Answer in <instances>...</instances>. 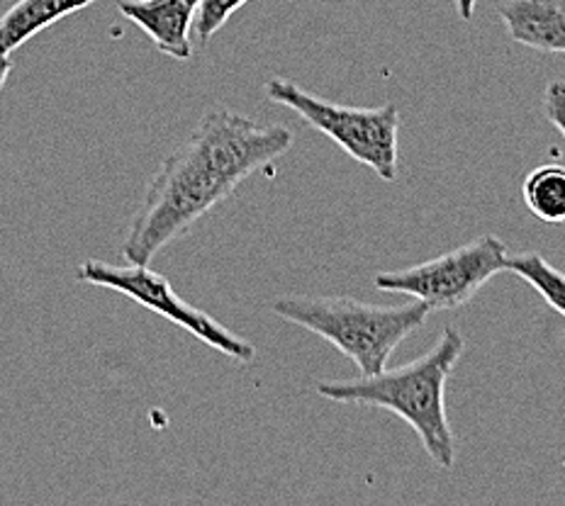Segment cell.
<instances>
[{
  "instance_id": "obj_1",
  "label": "cell",
  "mask_w": 565,
  "mask_h": 506,
  "mask_svg": "<svg viewBox=\"0 0 565 506\" xmlns=\"http://www.w3.org/2000/svg\"><path fill=\"white\" fill-rule=\"evenodd\" d=\"M292 141L296 137L286 125H258L227 108H210L185 144L151 179L127 232L122 256L129 263L149 266L212 207L232 197L246 179L258 171L270 173Z\"/></svg>"
},
{
  "instance_id": "obj_2",
  "label": "cell",
  "mask_w": 565,
  "mask_h": 506,
  "mask_svg": "<svg viewBox=\"0 0 565 506\" xmlns=\"http://www.w3.org/2000/svg\"><path fill=\"white\" fill-rule=\"evenodd\" d=\"M463 334L449 326L417 360L353 380H320L315 383V392L337 405L393 411L409 423V429H415L431 461L451 470L456 463V439L446 411V385L463 356Z\"/></svg>"
},
{
  "instance_id": "obj_3",
  "label": "cell",
  "mask_w": 565,
  "mask_h": 506,
  "mask_svg": "<svg viewBox=\"0 0 565 506\" xmlns=\"http://www.w3.org/2000/svg\"><path fill=\"white\" fill-rule=\"evenodd\" d=\"M270 310L280 320L329 341L356 363L361 375L383 370L393 351L431 314L417 300L391 308L341 295H282L270 302Z\"/></svg>"
},
{
  "instance_id": "obj_4",
  "label": "cell",
  "mask_w": 565,
  "mask_h": 506,
  "mask_svg": "<svg viewBox=\"0 0 565 506\" xmlns=\"http://www.w3.org/2000/svg\"><path fill=\"white\" fill-rule=\"evenodd\" d=\"M266 96L270 103L286 105L305 125L337 141L351 159L369 166L381 181L393 183L397 179L399 110L395 103L381 108H353L329 103L282 78L266 80Z\"/></svg>"
},
{
  "instance_id": "obj_5",
  "label": "cell",
  "mask_w": 565,
  "mask_h": 506,
  "mask_svg": "<svg viewBox=\"0 0 565 506\" xmlns=\"http://www.w3.org/2000/svg\"><path fill=\"white\" fill-rule=\"evenodd\" d=\"M508 244L486 234L431 261L373 278L383 292H399L422 302L429 312H451L473 300L482 286L508 266Z\"/></svg>"
},
{
  "instance_id": "obj_6",
  "label": "cell",
  "mask_w": 565,
  "mask_h": 506,
  "mask_svg": "<svg viewBox=\"0 0 565 506\" xmlns=\"http://www.w3.org/2000/svg\"><path fill=\"white\" fill-rule=\"evenodd\" d=\"M76 278L88 286L115 290L120 295L135 300L141 308L149 312H157L163 320L181 326L183 332L203 341L210 348L220 351L222 356H227L237 363H252L256 358V346L249 341L230 332L227 326L212 320V316L203 310L188 304L179 292L173 290L169 278H163L157 270L149 266H110L103 261H86L81 263Z\"/></svg>"
},
{
  "instance_id": "obj_7",
  "label": "cell",
  "mask_w": 565,
  "mask_h": 506,
  "mask_svg": "<svg viewBox=\"0 0 565 506\" xmlns=\"http://www.w3.org/2000/svg\"><path fill=\"white\" fill-rule=\"evenodd\" d=\"M117 10L145 30L161 54L188 62L193 54V10L185 0H117Z\"/></svg>"
},
{
  "instance_id": "obj_8",
  "label": "cell",
  "mask_w": 565,
  "mask_h": 506,
  "mask_svg": "<svg viewBox=\"0 0 565 506\" xmlns=\"http://www.w3.org/2000/svg\"><path fill=\"white\" fill-rule=\"evenodd\" d=\"M512 42L541 54H565V0H500Z\"/></svg>"
},
{
  "instance_id": "obj_9",
  "label": "cell",
  "mask_w": 565,
  "mask_h": 506,
  "mask_svg": "<svg viewBox=\"0 0 565 506\" xmlns=\"http://www.w3.org/2000/svg\"><path fill=\"white\" fill-rule=\"evenodd\" d=\"M90 3L96 0H18L13 8L0 15V52H15L38 32L78 13Z\"/></svg>"
},
{
  "instance_id": "obj_10",
  "label": "cell",
  "mask_w": 565,
  "mask_h": 506,
  "mask_svg": "<svg viewBox=\"0 0 565 506\" xmlns=\"http://www.w3.org/2000/svg\"><path fill=\"white\" fill-rule=\"evenodd\" d=\"M524 205L541 222L563 225L565 222V166L544 163L524 179Z\"/></svg>"
},
{
  "instance_id": "obj_11",
  "label": "cell",
  "mask_w": 565,
  "mask_h": 506,
  "mask_svg": "<svg viewBox=\"0 0 565 506\" xmlns=\"http://www.w3.org/2000/svg\"><path fill=\"white\" fill-rule=\"evenodd\" d=\"M504 270H510L516 278L529 282L553 310L565 316V273H561L558 268H553L546 258H541L536 251L508 256V266H504Z\"/></svg>"
},
{
  "instance_id": "obj_12",
  "label": "cell",
  "mask_w": 565,
  "mask_h": 506,
  "mask_svg": "<svg viewBox=\"0 0 565 506\" xmlns=\"http://www.w3.org/2000/svg\"><path fill=\"white\" fill-rule=\"evenodd\" d=\"M246 3H249V0H200L193 10L195 37L203 44H207L222 28L227 25V20Z\"/></svg>"
},
{
  "instance_id": "obj_13",
  "label": "cell",
  "mask_w": 565,
  "mask_h": 506,
  "mask_svg": "<svg viewBox=\"0 0 565 506\" xmlns=\"http://www.w3.org/2000/svg\"><path fill=\"white\" fill-rule=\"evenodd\" d=\"M544 115L546 120L565 137V80H551L544 90Z\"/></svg>"
},
{
  "instance_id": "obj_14",
  "label": "cell",
  "mask_w": 565,
  "mask_h": 506,
  "mask_svg": "<svg viewBox=\"0 0 565 506\" xmlns=\"http://www.w3.org/2000/svg\"><path fill=\"white\" fill-rule=\"evenodd\" d=\"M454 3H456V10H458V18L466 20V22L473 18L478 0H454Z\"/></svg>"
},
{
  "instance_id": "obj_15",
  "label": "cell",
  "mask_w": 565,
  "mask_h": 506,
  "mask_svg": "<svg viewBox=\"0 0 565 506\" xmlns=\"http://www.w3.org/2000/svg\"><path fill=\"white\" fill-rule=\"evenodd\" d=\"M10 71H13V58H10V54L0 52V90L6 88V84H8V76H10Z\"/></svg>"
},
{
  "instance_id": "obj_16",
  "label": "cell",
  "mask_w": 565,
  "mask_h": 506,
  "mask_svg": "<svg viewBox=\"0 0 565 506\" xmlns=\"http://www.w3.org/2000/svg\"><path fill=\"white\" fill-rule=\"evenodd\" d=\"M185 3H188V6H191V8H195V6L200 3V0H185Z\"/></svg>"
}]
</instances>
